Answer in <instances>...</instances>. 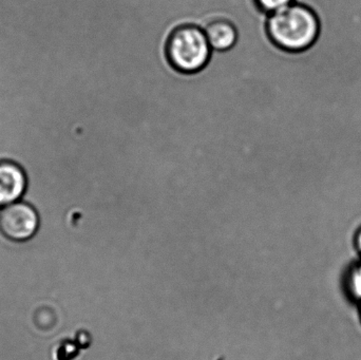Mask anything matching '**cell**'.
Masks as SVG:
<instances>
[{
	"label": "cell",
	"instance_id": "obj_1",
	"mask_svg": "<svg viewBox=\"0 0 361 360\" xmlns=\"http://www.w3.org/2000/svg\"><path fill=\"white\" fill-rule=\"evenodd\" d=\"M267 34L276 46L286 52H303L317 42L320 21L305 4H292L269 16Z\"/></svg>",
	"mask_w": 361,
	"mask_h": 360
},
{
	"label": "cell",
	"instance_id": "obj_7",
	"mask_svg": "<svg viewBox=\"0 0 361 360\" xmlns=\"http://www.w3.org/2000/svg\"><path fill=\"white\" fill-rule=\"evenodd\" d=\"M257 4L263 12L274 14L293 4V0H256Z\"/></svg>",
	"mask_w": 361,
	"mask_h": 360
},
{
	"label": "cell",
	"instance_id": "obj_5",
	"mask_svg": "<svg viewBox=\"0 0 361 360\" xmlns=\"http://www.w3.org/2000/svg\"><path fill=\"white\" fill-rule=\"evenodd\" d=\"M206 37L212 49L219 52L231 50L237 44L239 33L231 21L226 19H216L205 27Z\"/></svg>",
	"mask_w": 361,
	"mask_h": 360
},
{
	"label": "cell",
	"instance_id": "obj_3",
	"mask_svg": "<svg viewBox=\"0 0 361 360\" xmlns=\"http://www.w3.org/2000/svg\"><path fill=\"white\" fill-rule=\"evenodd\" d=\"M39 228V216L27 202H14L0 209V232L13 242L30 240Z\"/></svg>",
	"mask_w": 361,
	"mask_h": 360
},
{
	"label": "cell",
	"instance_id": "obj_8",
	"mask_svg": "<svg viewBox=\"0 0 361 360\" xmlns=\"http://www.w3.org/2000/svg\"><path fill=\"white\" fill-rule=\"evenodd\" d=\"M355 247L358 254L361 256V228L355 235Z\"/></svg>",
	"mask_w": 361,
	"mask_h": 360
},
{
	"label": "cell",
	"instance_id": "obj_2",
	"mask_svg": "<svg viewBox=\"0 0 361 360\" xmlns=\"http://www.w3.org/2000/svg\"><path fill=\"white\" fill-rule=\"evenodd\" d=\"M166 55L178 72L195 74L209 63L212 46L204 30L195 25H180L167 39Z\"/></svg>",
	"mask_w": 361,
	"mask_h": 360
},
{
	"label": "cell",
	"instance_id": "obj_4",
	"mask_svg": "<svg viewBox=\"0 0 361 360\" xmlns=\"http://www.w3.org/2000/svg\"><path fill=\"white\" fill-rule=\"evenodd\" d=\"M27 185V173L18 163L0 160V209L23 198Z\"/></svg>",
	"mask_w": 361,
	"mask_h": 360
},
{
	"label": "cell",
	"instance_id": "obj_6",
	"mask_svg": "<svg viewBox=\"0 0 361 360\" xmlns=\"http://www.w3.org/2000/svg\"><path fill=\"white\" fill-rule=\"evenodd\" d=\"M345 287L351 299L361 306V261L350 268L345 279Z\"/></svg>",
	"mask_w": 361,
	"mask_h": 360
},
{
	"label": "cell",
	"instance_id": "obj_9",
	"mask_svg": "<svg viewBox=\"0 0 361 360\" xmlns=\"http://www.w3.org/2000/svg\"><path fill=\"white\" fill-rule=\"evenodd\" d=\"M361 313V312H360Z\"/></svg>",
	"mask_w": 361,
	"mask_h": 360
}]
</instances>
